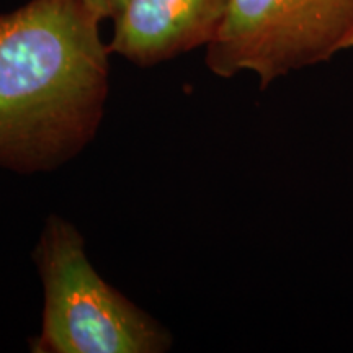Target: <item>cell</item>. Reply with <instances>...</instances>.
I'll return each mask as SVG.
<instances>
[{"label":"cell","mask_w":353,"mask_h":353,"mask_svg":"<svg viewBox=\"0 0 353 353\" xmlns=\"http://www.w3.org/2000/svg\"><path fill=\"white\" fill-rule=\"evenodd\" d=\"M108 56L82 0H30L0 15V167L52 170L95 138Z\"/></svg>","instance_id":"obj_1"},{"label":"cell","mask_w":353,"mask_h":353,"mask_svg":"<svg viewBox=\"0 0 353 353\" xmlns=\"http://www.w3.org/2000/svg\"><path fill=\"white\" fill-rule=\"evenodd\" d=\"M44 288L34 353H161L167 330L101 278L69 221L52 214L34 249Z\"/></svg>","instance_id":"obj_2"},{"label":"cell","mask_w":353,"mask_h":353,"mask_svg":"<svg viewBox=\"0 0 353 353\" xmlns=\"http://www.w3.org/2000/svg\"><path fill=\"white\" fill-rule=\"evenodd\" d=\"M347 50H353V0H228L206 65L226 79L250 72L265 88Z\"/></svg>","instance_id":"obj_3"},{"label":"cell","mask_w":353,"mask_h":353,"mask_svg":"<svg viewBox=\"0 0 353 353\" xmlns=\"http://www.w3.org/2000/svg\"><path fill=\"white\" fill-rule=\"evenodd\" d=\"M228 0H126L113 19L110 54L151 68L196 48L218 33Z\"/></svg>","instance_id":"obj_4"},{"label":"cell","mask_w":353,"mask_h":353,"mask_svg":"<svg viewBox=\"0 0 353 353\" xmlns=\"http://www.w3.org/2000/svg\"><path fill=\"white\" fill-rule=\"evenodd\" d=\"M125 2L126 0H82L83 7L100 23L105 20H113L120 13Z\"/></svg>","instance_id":"obj_5"}]
</instances>
